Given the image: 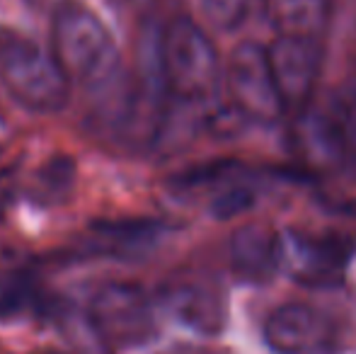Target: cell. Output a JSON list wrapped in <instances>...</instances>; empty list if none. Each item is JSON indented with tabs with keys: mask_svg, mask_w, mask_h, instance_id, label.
I'll list each match as a JSON object with an SVG mask.
<instances>
[{
	"mask_svg": "<svg viewBox=\"0 0 356 354\" xmlns=\"http://www.w3.org/2000/svg\"><path fill=\"white\" fill-rule=\"evenodd\" d=\"M51 54L66 78L83 88H102L119 73V49L107 24L80 0L51 13Z\"/></svg>",
	"mask_w": 356,
	"mask_h": 354,
	"instance_id": "cell-1",
	"label": "cell"
},
{
	"mask_svg": "<svg viewBox=\"0 0 356 354\" xmlns=\"http://www.w3.org/2000/svg\"><path fill=\"white\" fill-rule=\"evenodd\" d=\"M0 83L19 107L37 114L58 112L71 97V81L51 49L13 32H0Z\"/></svg>",
	"mask_w": 356,
	"mask_h": 354,
	"instance_id": "cell-2",
	"label": "cell"
},
{
	"mask_svg": "<svg viewBox=\"0 0 356 354\" xmlns=\"http://www.w3.org/2000/svg\"><path fill=\"white\" fill-rule=\"evenodd\" d=\"M160 73L170 92L187 104L209 102L223 83V66L213 42L189 17H177L165 27Z\"/></svg>",
	"mask_w": 356,
	"mask_h": 354,
	"instance_id": "cell-3",
	"label": "cell"
},
{
	"mask_svg": "<svg viewBox=\"0 0 356 354\" xmlns=\"http://www.w3.org/2000/svg\"><path fill=\"white\" fill-rule=\"evenodd\" d=\"M223 81L233 97V107L245 119L277 122L284 114V99L277 90L269 66L267 49L254 42H243L233 49Z\"/></svg>",
	"mask_w": 356,
	"mask_h": 354,
	"instance_id": "cell-4",
	"label": "cell"
},
{
	"mask_svg": "<svg viewBox=\"0 0 356 354\" xmlns=\"http://www.w3.org/2000/svg\"><path fill=\"white\" fill-rule=\"evenodd\" d=\"M97 335L114 347H136L155 332V311L150 298L136 284H104L90 306Z\"/></svg>",
	"mask_w": 356,
	"mask_h": 354,
	"instance_id": "cell-5",
	"label": "cell"
},
{
	"mask_svg": "<svg viewBox=\"0 0 356 354\" xmlns=\"http://www.w3.org/2000/svg\"><path fill=\"white\" fill-rule=\"evenodd\" d=\"M274 354H337L342 347L332 316L308 303H284L267 316L262 328Z\"/></svg>",
	"mask_w": 356,
	"mask_h": 354,
	"instance_id": "cell-6",
	"label": "cell"
},
{
	"mask_svg": "<svg viewBox=\"0 0 356 354\" xmlns=\"http://www.w3.org/2000/svg\"><path fill=\"white\" fill-rule=\"evenodd\" d=\"M279 272L308 287H332L344 277L349 265V248L332 238H315L305 233H277Z\"/></svg>",
	"mask_w": 356,
	"mask_h": 354,
	"instance_id": "cell-7",
	"label": "cell"
},
{
	"mask_svg": "<svg viewBox=\"0 0 356 354\" xmlns=\"http://www.w3.org/2000/svg\"><path fill=\"white\" fill-rule=\"evenodd\" d=\"M267 56L284 107H300L308 102L323 68L320 39L279 34L267 49Z\"/></svg>",
	"mask_w": 356,
	"mask_h": 354,
	"instance_id": "cell-8",
	"label": "cell"
},
{
	"mask_svg": "<svg viewBox=\"0 0 356 354\" xmlns=\"http://www.w3.org/2000/svg\"><path fill=\"white\" fill-rule=\"evenodd\" d=\"M230 265L245 282H269L279 272L277 233L262 223H248L230 238Z\"/></svg>",
	"mask_w": 356,
	"mask_h": 354,
	"instance_id": "cell-9",
	"label": "cell"
},
{
	"mask_svg": "<svg viewBox=\"0 0 356 354\" xmlns=\"http://www.w3.org/2000/svg\"><path fill=\"white\" fill-rule=\"evenodd\" d=\"M165 308L182 325L213 335L223 328L225 311L220 296L202 284H179L165 293Z\"/></svg>",
	"mask_w": 356,
	"mask_h": 354,
	"instance_id": "cell-10",
	"label": "cell"
},
{
	"mask_svg": "<svg viewBox=\"0 0 356 354\" xmlns=\"http://www.w3.org/2000/svg\"><path fill=\"white\" fill-rule=\"evenodd\" d=\"M330 0H267V13L279 34L320 39L330 22Z\"/></svg>",
	"mask_w": 356,
	"mask_h": 354,
	"instance_id": "cell-11",
	"label": "cell"
},
{
	"mask_svg": "<svg viewBox=\"0 0 356 354\" xmlns=\"http://www.w3.org/2000/svg\"><path fill=\"white\" fill-rule=\"evenodd\" d=\"M34 301L32 282L17 269H0V316H17Z\"/></svg>",
	"mask_w": 356,
	"mask_h": 354,
	"instance_id": "cell-12",
	"label": "cell"
},
{
	"mask_svg": "<svg viewBox=\"0 0 356 354\" xmlns=\"http://www.w3.org/2000/svg\"><path fill=\"white\" fill-rule=\"evenodd\" d=\"M252 0H202L207 19L220 32H233L248 19Z\"/></svg>",
	"mask_w": 356,
	"mask_h": 354,
	"instance_id": "cell-13",
	"label": "cell"
},
{
	"mask_svg": "<svg viewBox=\"0 0 356 354\" xmlns=\"http://www.w3.org/2000/svg\"><path fill=\"white\" fill-rule=\"evenodd\" d=\"M66 3H71V0H27V5H32L34 10H49V13H54Z\"/></svg>",
	"mask_w": 356,
	"mask_h": 354,
	"instance_id": "cell-14",
	"label": "cell"
}]
</instances>
